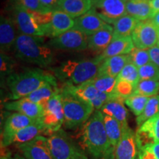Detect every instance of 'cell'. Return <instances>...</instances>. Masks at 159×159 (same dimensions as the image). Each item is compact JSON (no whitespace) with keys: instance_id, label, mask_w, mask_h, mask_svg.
<instances>
[{"instance_id":"1","label":"cell","mask_w":159,"mask_h":159,"mask_svg":"<svg viewBox=\"0 0 159 159\" xmlns=\"http://www.w3.org/2000/svg\"><path fill=\"white\" fill-rule=\"evenodd\" d=\"M79 136L83 150L96 159H114V150L109 143L103 114L99 110H95L81 126Z\"/></svg>"},{"instance_id":"2","label":"cell","mask_w":159,"mask_h":159,"mask_svg":"<svg viewBox=\"0 0 159 159\" xmlns=\"http://www.w3.org/2000/svg\"><path fill=\"white\" fill-rule=\"evenodd\" d=\"M12 100L25 98L33 91L47 84L57 85L52 73L39 68H26L15 71L5 80Z\"/></svg>"},{"instance_id":"3","label":"cell","mask_w":159,"mask_h":159,"mask_svg":"<svg viewBox=\"0 0 159 159\" xmlns=\"http://www.w3.org/2000/svg\"><path fill=\"white\" fill-rule=\"evenodd\" d=\"M13 50L16 58L40 68H47L54 62V51L45 42L43 37L20 33Z\"/></svg>"},{"instance_id":"4","label":"cell","mask_w":159,"mask_h":159,"mask_svg":"<svg viewBox=\"0 0 159 159\" xmlns=\"http://www.w3.org/2000/svg\"><path fill=\"white\" fill-rule=\"evenodd\" d=\"M103 61L99 56L91 59L67 60L51 70L57 80L64 85H80L89 82L98 75Z\"/></svg>"},{"instance_id":"5","label":"cell","mask_w":159,"mask_h":159,"mask_svg":"<svg viewBox=\"0 0 159 159\" xmlns=\"http://www.w3.org/2000/svg\"><path fill=\"white\" fill-rule=\"evenodd\" d=\"M64 123L66 129L74 130L84 125L91 116L95 108L89 103L85 102L71 94L64 88L61 89Z\"/></svg>"},{"instance_id":"6","label":"cell","mask_w":159,"mask_h":159,"mask_svg":"<svg viewBox=\"0 0 159 159\" xmlns=\"http://www.w3.org/2000/svg\"><path fill=\"white\" fill-rule=\"evenodd\" d=\"M47 142L54 159H88L62 129L49 135Z\"/></svg>"},{"instance_id":"7","label":"cell","mask_w":159,"mask_h":159,"mask_svg":"<svg viewBox=\"0 0 159 159\" xmlns=\"http://www.w3.org/2000/svg\"><path fill=\"white\" fill-rule=\"evenodd\" d=\"M63 88L66 89L71 94L82 100L91 104L95 108V110H100L105 103L111 100L114 99L123 100L116 94H109L101 92L89 82L80 85H64Z\"/></svg>"},{"instance_id":"8","label":"cell","mask_w":159,"mask_h":159,"mask_svg":"<svg viewBox=\"0 0 159 159\" xmlns=\"http://www.w3.org/2000/svg\"><path fill=\"white\" fill-rule=\"evenodd\" d=\"M14 17L16 26L21 34L48 37V25L45 27L40 25L35 16V12L29 11L18 4L14 8Z\"/></svg>"},{"instance_id":"9","label":"cell","mask_w":159,"mask_h":159,"mask_svg":"<svg viewBox=\"0 0 159 159\" xmlns=\"http://www.w3.org/2000/svg\"><path fill=\"white\" fill-rule=\"evenodd\" d=\"M41 121L46 129V134L49 136L61 130L64 123L61 91L52 97L43 106V114Z\"/></svg>"},{"instance_id":"10","label":"cell","mask_w":159,"mask_h":159,"mask_svg":"<svg viewBox=\"0 0 159 159\" xmlns=\"http://www.w3.org/2000/svg\"><path fill=\"white\" fill-rule=\"evenodd\" d=\"M88 35L72 28L59 36L50 39L47 43L53 49L66 51H83L88 49Z\"/></svg>"},{"instance_id":"11","label":"cell","mask_w":159,"mask_h":159,"mask_svg":"<svg viewBox=\"0 0 159 159\" xmlns=\"http://www.w3.org/2000/svg\"><path fill=\"white\" fill-rule=\"evenodd\" d=\"M128 0H92L91 10L108 25H114L116 21L127 14Z\"/></svg>"},{"instance_id":"12","label":"cell","mask_w":159,"mask_h":159,"mask_svg":"<svg viewBox=\"0 0 159 159\" xmlns=\"http://www.w3.org/2000/svg\"><path fill=\"white\" fill-rule=\"evenodd\" d=\"M159 29L151 19L139 21L133 32L131 38L135 47L150 49L157 45Z\"/></svg>"},{"instance_id":"13","label":"cell","mask_w":159,"mask_h":159,"mask_svg":"<svg viewBox=\"0 0 159 159\" xmlns=\"http://www.w3.org/2000/svg\"><path fill=\"white\" fill-rule=\"evenodd\" d=\"M36 121L38 120L30 118L18 112H14L9 115L4 123L2 146H10L12 138L15 136L16 133L21 130V129L33 124Z\"/></svg>"},{"instance_id":"14","label":"cell","mask_w":159,"mask_h":159,"mask_svg":"<svg viewBox=\"0 0 159 159\" xmlns=\"http://www.w3.org/2000/svg\"><path fill=\"white\" fill-rule=\"evenodd\" d=\"M26 159H54L49 148L47 138L39 136L30 142L18 145Z\"/></svg>"},{"instance_id":"15","label":"cell","mask_w":159,"mask_h":159,"mask_svg":"<svg viewBox=\"0 0 159 159\" xmlns=\"http://www.w3.org/2000/svg\"><path fill=\"white\" fill-rule=\"evenodd\" d=\"M136 139L139 150L148 144L159 143V113L139 127Z\"/></svg>"},{"instance_id":"16","label":"cell","mask_w":159,"mask_h":159,"mask_svg":"<svg viewBox=\"0 0 159 159\" xmlns=\"http://www.w3.org/2000/svg\"><path fill=\"white\" fill-rule=\"evenodd\" d=\"M139 149L136 134L129 126L123 128L122 136L114 151V159H136Z\"/></svg>"},{"instance_id":"17","label":"cell","mask_w":159,"mask_h":159,"mask_svg":"<svg viewBox=\"0 0 159 159\" xmlns=\"http://www.w3.org/2000/svg\"><path fill=\"white\" fill-rule=\"evenodd\" d=\"M4 107L6 110L20 113L35 120L41 119L43 114V106L32 102L26 97L6 102Z\"/></svg>"},{"instance_id":"18","label":"cell","mask_w":159,"mask_h":159,"mask_svg":"<svg viewBox=\"0 0 159 159\" xmlns=\"http://www.w3.org/2000/svg\"><path fill=\"white\" fill-rule=\"evenodd\" d=\"M75 19L64 12L55 10L52 11L51 21L47 27L48 37L50 39L59 36L75 27Z\"/></svg>"},{"instance_id":"19","label":"cell","mask_w":159,"mask_h":159,"mask_svg":"<svg viewBox=\"0 0 159 159\" xmlns=\"http://www.w3.org/2000/svg\"><path fill=\"white\" fill-rule=\"evenodd\" d=\"M75 21L74 28L88 36L94 34L108 25L102 21L91 9L85 14L75 19Z\"/></svg>"},{"instance_id":"20","label":"cell","mask_w":159,"mask_h":159,"mask_svg":"<svg viewBox=\"0 0 159 159\" xmlns=\"http://www.w3.org/2000/svg\"><path fill=\"white\" fill-rule=\"evenodd\" d=\"M16 24L13 19L1 16L0 20V49L1 53L7 54L13 49L16 41Z\"/></svg>"},{"instance_id":"21","label":"cell","mask_w":159,"mask_h":159,"mask_svg":"<svg viewBox=\"0 0 159 159\" xmlns=\"http://www.w3.org/2000/svg\"><path fill=\"white\" fill-rule=\"evenodd\" d=\"M134 48L135 46L131 36L113 37L108 47L98 56L105 60L111 57L128 55Z\"/></svg>"},{"instance_id":"22","label":"cell","mask_w":159,"mask_h":159,"mask_svg":"<svg viewBox=\"0 0 159 159\" xmlns=\"http://www.w3.org/2000/svg\"><path fill=\"white\" fill-rule=\"evenodd\" d=\"M92 7V0H59L56 10L76 19L85 14Z\"/></svg>"},{"instance_id":"23","label":"cell","mask_w":159,"mask_h":159,"mask_svg":"<svg viewBox=\"0 0 159 159\" xmlns=\"http://www.w3.org/2000/svg\"><path fill=\"white\" fill-rule=\"evenodd\" d=\"M114 37V29L110 25L88 37V49L101 53L110 44Z\"/></svg>"},{"instance_id":"24","label":"cell","mask_w":159,"mask_h":159,"mask_svg":"<svg viewBox=\"0 0 159 159\" xmlns=\"http://www.w3.org/2000/svg\"><path fill=\"white\" fill-rule=\"evenodd\" d=\"M128 62H130L128 55L108 57L102 61L97 75L117 77Z\"/></svg>"},{"instance_id":"25","label":"cell","mask_w":159,"mask_h":159,"mask_svg":"<svg viewBox=\"0 0 159 159\" xmlns=\"http://www.w3.org/2000/svg\"><path fill=\"white\" fill-rule=\"evenodd\" d=\"M124 104L125 102L123 100L114 99L105 103L99 111L102 113V114L107 115L116 119L120 123L122 128H125L128 126V113Z\"/></svg>"},{"instance_id":"26","label":"cell","mask_w":159,"mask_h":159,"mask_svg":"<svg viewBox=\"0 0 159 159\" xmlns=\"http://www.w3.org/2000/svg\"><path fill=\"white\" fill-rule=\"evenodd\" d=\"M127 13L139 21L151 19L154 12L150 5V0H128Z\"/></svg>"},{"instance_id":"27","label":"cell","mask_w":159,"mask_h":159,"mask_svg":"<svg viewBox=\"0 0 159 159\" xmlns=\"http://www.w3.org/2000/svg\"><path fill=\"white\" fill-rule=\"evenodd\" d=\"M46 134V129L41 122V119L38 120L26 128L21 129L15 134L11 141V145L16 144L17 145L25 144L41 136V134Z\"/></svg>"},{"instance_id":"28","label":"cell","mask_w":159,"mask_h":159,"mask_svg":"<svg viewBox=\"0 0 159 159\" xmlns=\"http://www.w3.org/2000/svg\"><path fill=\"white\" fill-rule=\"evenodd\" d=\"M103 118L109 143L111 148L114 149L115 151V148L122 136V126L118 121L112 117L103 114Z\"/></svg>"},{"instance_id":"29","label":"cell","mask_w":159,"mask_h":159,"mask_svg":"<svg viewBox=\"0 0 159 159\" xmlns=\"http://www.w3.org/2000/svg\"><path fill=\"white\" fill-rule=\"evenodd\" d=\"M60 91L61 89H58L57 85L47 84L33 91L32 94L26 97V98L43 107L52 97L58 94Z\"/></svg>"},{"instance_id":"30","label":"cell","mask_w":159,"mask_h":159,"mask_svg":"<svg viewBox=\"0 0 159 159\" xmlns=\"http://www.w3.org/2000/svg\"><path fill=\"white\" fill-rule=\"evenodd\" d=\"M139 20L127 13L119 19L113 26L114 37L131 36L134 29L138 25Z\"/></svg>"},{"instance_id":"31","label":"cell","mask_w":159,"mask_h":159,"mask_svg":"<svg viewBox=\"0 0 159 159\" xmlns=\"http://www.w3.org/2000/svg\"><path fill=\"white\" fill-rule=\"evenodd\" d=\"M97 90L102 93L115 94L117 78L105 75H97L94 79L89 81Z\"/></svg>"},{"instance_id":"32","label":"cell","mask_w":159,"mask_h":159,"mask_svg":"<svg viewBox=\"0 0 159 159\" xmlns=\"http://www.w3.org/2000/svg\"><path fill=\"white\" fill-rule=\"evenodd\" d=\"M159 113V95H155L150 97L144 111L140 116L136 117L137 126L140 127L151 117Z\"/></svg>"},{"instance_id":"33","label":"cell","mask_w":159,"mask_h":159,"mask_svg":"<svg viewBox=\"0 0 159 159\" xmlns=\"http://www.w3.org/2000/svg\"><path fill=\"white\" fill-rule=\"evenodd\" d=\"M159 92V81L142 80H139L136 86L134 95L151 97Z\"/></svg>"},{"instance_id":"34","label":"cell","mask_w":159,"mask_h":159,"mask_svg":"<svg viewBox=\"0 0 159 159\" xmlns=\"http://www.w3.org/2000/svg\"><path fill=\"white\" fill-rule=\"evenodd\" d=\"M150 97L142 95H132L125 99V104L136 116H140L144 111Z\"/></svg>"},{"instance_id":"35","label":"cell","mask_w":159,"mask_h":159,"mask_svg":"<svg viewBox=\"0 0 159 159\" xmlns=\"http://www.w3.org/2000/svg\"><path fill=\"white\" fill-rule=\"evenodd\" d=\"M117 80H124L129 82L136 86L139 81V69L130 61L127 63L120 74L116 77Z\"/></svg>"},{"instance_id":"36","label":"cell","mask_w":159,"mask_h":159,"mask_svg":"<svg viewBox=\"0 0 159 159\" xmlns=\"http://www.w3.org/2000/svg\"><path fill=\"white\" fill-rule=\"evenodd\" d=\"M128 55L130 62L134 63L138 69L151 62L148 49H142L135 47Z\"/></svg>"},{"instance_id":"37","label":"cell","mask_w":159,"mask_h":159,"mask_svg":"<svg viewBox=\"0 0 159 159\" xmlns=\"http://www.w3.org/2000/svg\"><path fill=\"white\" fill-rule=\"evenodd\" d=\"M0 62H1V67H0V71H1V79L2 80L4 79L5 80L7 77L10 75L12 74L15 71L16 69V62L15 60L12 58L7 54L5 53H1L0 55Z\"/></svg>"},{"instance_id":"38","label":"cell","mask_w":159,"mask_h":159,"mask_svg":"<svg viewBox=\"0 0 159 159\" xmlns=\"http://www.w3.org/2000/svg\"><path fill=\"white\" fill-rule=\"evenodd\" d=\"M139 80H149L159 81V69L152 62L139 68Z\"/></svg>"},{"instance_id":"39","label":"cell","mask_w":159,"mask_h":159,"mask_svg":"<svg viewBox=\"0 0 159 159\" xmlns=\"http://www.w3.org/2000/svg\"><path fill=\"white\" fill-rule=\"evenodd\" d=\"M136 85L124 80H117L115 94L125 101V99L134 95Z\"/></svg>"},{"instance_id":"40","label":"cell","mask_w":159,"mask_h":159,"mask_svg":"<svg viewBox=\"0 0 159 159\" xmlns=\"http://www.w3.org/2000/svg\"><path fill=\"white\" fill-rule=\"evenodd\" d=\"M18 4L22 5L26 9L29 11L37 12V13H50L48 10L45 8L43 6L41 5L40 0H17Z\"/></svg>"},{"instance_id":"41","label":"cell","mask_w":159,"mask_h":159,"mask_svg":"<svg viewBox=\"0 0 159 159\" xmlns=\"http://www.w3.org/2000/svg\"><path fill=\"white\" fill-rule=\"evenodd\" d=\"M149 54H150L151 62L154 63L159 69V47L155 46L150 49H148Z\"/></svg>"},{"instance_id":"42","label":"cell","mask_w":159,"mask_h":159,"mask_svg":"<svg viewBox=\"0 0 159 159\" xmlns=\"http://www.w3.org/2000/svg\"><path fill=\"white\" fill-rule=\"evenodd\" d=\"M40 2L46 9L49 12H52L56 10L59 0H40Z\"/></svg>"},{"instance_id":"43","label":"cell","mask_w":159,"mask_h":159,"mask_svg":"<svg viewBox=\"0 0 159 159\" xmlns=\"http://www.w3.org/2000/svg\"><path fill=\"white\" fill-rule=\"evenodd\" d=\"M150 148L153 152L155 157L156 159H159V143H154V144H150Z\"/></svg>"},{"instance_id":"44","label":"cell","mask_w":159,"mask_h":159,"mask_svg":"<svg viewBox=\"0 0 159 159\" xmlns=\"http://www.w3.org/2000/svg\"><path fill=\"white\" fill-rule=\"evenodd\" d=\"M150 5L154 13L159 12V0H150Z\"/></svg>"},{"instance_id":"45","label":"cell","mask_w":159,"mask_h":159,"mask_svg":"<svg viewBox=\"0 0 159 159\" xmlns=\"http://www.w3.org/2000/svg\"><path fill=\"white\" fill-rule=\"evenodd\" d=\"M151 20H152V22L155 24V25L159 29V12L154 13L153 16L152 17Z\"/></svg>"},{"instance_id":"46","label":"cell","mask_w":159,"mask_h":159,"mask_svg":"<svg viewBox=\"0 0 159 159\" xmlns=\"http://www.w3.org/2000/svg\"><path fill=\"white\" fill-rule=\"evenodd\" d=\"M1 159H13V157H12L11 154L10 152H7V153L2 155Z\"/></svg>"},{"instance_id":"47","label":"cell","mask_w":159,"mask_h":159,"mask_svg":"<svg viewBox=\"0 0 159 159\" xmlns=\"http://www.w3.org/2000/svg\"><path fill=\"white\" fill-rule=\"evenodd\" d=\"M13 159H26L23 156H21V155L19 153H16L13 156Z\"/></svg>"},{"instance_id":"48","label":"cell","mask_w":159,"mask_h":159,"mask_svg":"<svg viewBox=\"0 0 159 159\" xmlns=\"http://www.w3.org/2000/svg\"><path fill=\"white\" fill-rule=\"evenodd\" d=\"M157 46L159 47V33H158V42H157Z\"/></svg>"},{"instance_id":"49","label":"cell","mask_w":159,"mask_h":159,"mask_svg":"<svg viewBox=\"0 0 159 159\" xmlns=\"http://www.w3.org/2000/svg\"><path fill=\"white\" fill-rule=\"evenodd\" d=\"M136 159H139V157H138V158H136Z\"/></svg>"}]
</instances>
